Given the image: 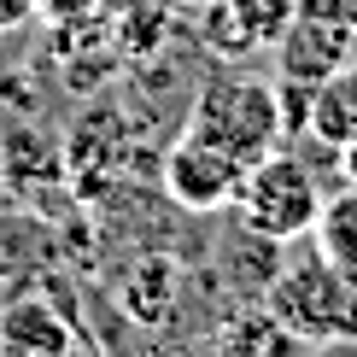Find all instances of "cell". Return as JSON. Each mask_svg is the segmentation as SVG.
Listing matches in <instances>:
<instances>
[{"label": "cell", "mask_w": 357, "mask_h": 357, "mask_svg": "<svg viewBox=\"0 0 357 357\" xmlns=\"http://www.w3.org/2000/svg\"><path fill=\"white\" fill-rule=\"evenodd\" d=\"M199 24H205V47L222 53V59H241V53L258 47L252 29L241 24V12H234L229 0H205V6H199Z\"/></svg>", "instance_id": "8"}, {"label": "cell", "mask_w": 357, "mask_h": 357, "mask_svg": "<svg viewBox=\"0 0 357 357\" xmlns=\"http://www.w3.org/2000/svg\"><path fill=\"white\" fill-rule=\"evenodd\" d=\"M346 77H351V82H357V53H351V65H346Z\"/></svg>", "instance_id": "12"}, {"label": "cell", "mask_w": 357, "mask_h": 357, "mask_svg": "<svg viewBox=\"0 0 357 357\" xmlns=\"http://www.w3.org/2000/svg\"><path fill=\"white\" fill-rule=\"evenodd\" d=\"M264 305L299 346H351L357 340V275H346L322 252L275 270L264 281Z\"/></svg>", "instance_id": "1"}, {"label": "cell", "mask_w": 357, "mask_h": 357, "mask_svg": "<svg viewBox=\"0 0 357 357\" xmlns=\"http://www.w3.org/2000/svg\"><path fill=\"white\" fill-rule=\"evenodd\" d=\"M229 6L241 12V24L252 29V41H258V47H275L281 29L293 24V6H299V0H229Z\"/></svg>", "instance_id": "9"}, {"label": "cell", "mask_w": 357, "mask_h": 357, "mask_svg": "<svg viewBox=\"0 0 357 357\" xmlns=\"http://www.w3.org/2000/svg\"><path fill=\"white\" fill-rule=\"evenodd\" d=\"M0 193H6V176H0Z\"/></svg>", "instance_id": "13"}, {"label": "cell", "mask_w": 357, "mask_h": 357, "mask_svg": "<svg viewBox=\"0 0 357 357\" xmlns=\"http://www.w3.org/2000/svg\"><path fill=\"white\" fill-rule=\"evenodd\" d=\"M158 176H165V193L182 205V211H229L234 193H241L246 165H241L234 153H222L217 141L182 129V135L170 141L165 170H158Z\"/></svg>", "instance_id": "4"}, {"label": "cell", "mask_w": 357, "mask_h": 357, "mask_svg": "<svg viewBox=\"0 0 357 357\" xmlns=\"http://www.w3.org/2000/svg\"><path fill=\"white\" fill-rule=\"evenodd\" d=\"M310 234H317V252L328 264H340L346 275H357V182H346L334 199H322Z\"/></svg>", "instance_id": "7"}, {"label": "cell", "mask_w": 357, "mask_h": 357, "mask_svg": "<svg viewBox=\"0 0 357 357\" xmlns=\"http://www.w3.org/2000/svg\"><path fill=\"white\" fill-rule=\"evenodd\" d=\"M211 346H222V351H241V357H275V351H293L299 340H293L287 328H281V322H275V310L258 299V305H241V310H229V317L217 322Z\"/></svg>", "instance_id": "6"}, {"label": "cell", "mask_w": 357, "mask_h": 357, "mask_svg": "<svg viewBox=\"0 0 357 357\" xmlns=\"http://www.w3.org/2000/svg\"><path fill=\"white\" fill-rule=\"evenodd\" d=\"M29 12H36V0H0V24H18Z\"/></svg>", "instance_id": "10"}, {"label": "cell", "mask_w": 357, "mask_h": 357, "mask_svg": "<svg viewBox=\"0 0 357 357\" xmlns=\"http://www.w3.org/2000/svg\"><path fill=\"white\" fill-rule=\"evenodd\" d=\"M77 346H82V328L47 293L18 287L0 299V357H65Z\"/></svg>", "instance_id": "5"}, {"label": "cell", "mask_w": 357, "mask_h": 357, "mask_svg": "<svg viewBox=\"0 0 357 357\" xmlns=\"http://www.w3.org/2000/svg\"><path fill=\"white\" fill-rule=\"evenodd\" d=\"M188 129L205 141H217L222 153H234L241 165L275 153L287 135V117H281V88L275 82H252V77H217L193 94Z\"/></svg>", "instance_id": "3"}, {"label": "cell", "mask_w": 357, "mask_h": 357, "mask_svg": "<svg viewBox=\"0 0 357 357\" xmlns=\"http://www.w3.org/2000/svg\"><path fill=\"white\" fill-rule=\"evenodd\" d=\"M193 6H205V0H193Z\"/></svg>", "instance_id": "14"}, {"label": "cell", "mask_w": 357, "mask_h": 357, "mask_svg": "<svg viewBox=\"0 0 357 357\" xmlns=\"http://www.w3.org/2000/svg\"><path fill=\"white\" fill-rule=\"evenodd\" d=\"M234 217H241V229L252 234V241H275V246H287V241H299V234L317 229V211H322V188H317V176H310L305 158H293V153H264V158H252L246 176H241V193H234V205H229Z\"/></svg>", "instance_id": "2"}, {"label": "cell", "mask_w": 357, "mask_h": 357, "mask_svg": "<svg viewBox=\"0 0 357 357\" xmlns=\"http://www.w3.org/2000/svg\"><path fill=\"white\" fill-rule=\"evenodd\" d=\"M340 165H346V182H357V141L340 146Z\"/></svg>", "instance_id": "11"}]
</instances>
